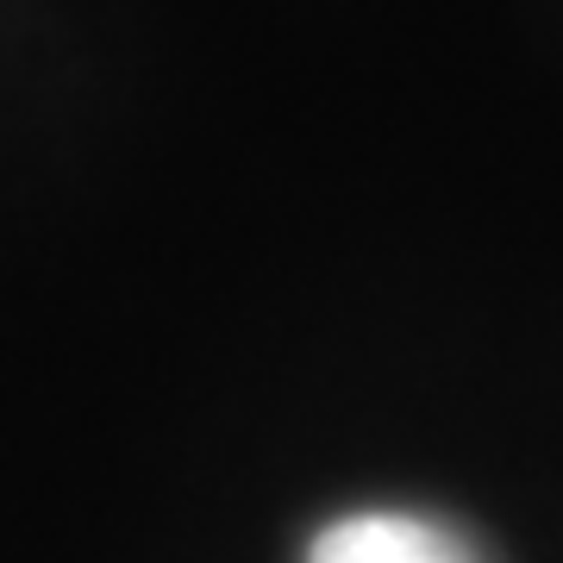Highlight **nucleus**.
<instances>
[{"label": "nucleus", "mask_w": 563, "mask_h": 563, "mask_svg": "<svg viewBox=\"0 0 563 563\" xmlns=\"http://www.w3.org/2000/svg\"><path fill=\"white\" fill-rule=\"evenodd\" d=\"M307 563H483L457 532L413 514H357L325 526Z\"/></svg>", "instance_id": "f257e3e1"}]
</instances>
